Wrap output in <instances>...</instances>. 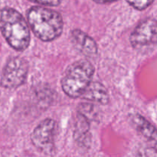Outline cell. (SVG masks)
<instances>
[{
    "mask_svg": "<svg viewBox=\"0 0 157 157\" xmlns=\"http://www.w3.org/2000/svg\"><path fill=\"white\" fill-rule=\"evenodd\" d=\"M0 30L9 45L16 51H24L30 43V32L22 15L11 8L0 10Z\"/></svg>",
    "mask_w": 157,
    "mask_h": 157,
    "instance_id": "cell-1",
    "label": "cell"
},
{
    "mask_svg": "<svg viewBox=\"0 0 157 157\" xmlns=\"http://www.w3.org/2000/svg\"><path fill=\"white\" fill-rule=\"evenodd\" d=\"M27 16L32 32L42 41H53L62 33V17L55 11L41 6H33L28 11Z\"/></svg>",
    "mask_w": 157,
    "mask_h": 157,
    "instance_id": "cell-2",
    "label": "cell"
},
{
    "mask_svg": "<svg viewBox=\"0 0 157 157\" xmlns=\"http://www.w3.org/2000/svg\"><path fill=\"white\" fill-rule=\"evenodd\" d=\"M94 74V67L90 61L80 60L69 66L62 80L61 87L64 93L71 98H81Z\"/></svg>",
    "mask_w": 157,
    "mask_h": 157,
    "instance_id": "cell-3",
    "label": "cell"
},
{
    "mask_svg": "<svg viewBox=\"0 0 157 157\" xmlns=\"http://www.w3.org/2000/svg\"><path fill=\"white\" fill-rule=\"evenodd\" d=\"M156 21L147 18L140 23L130 35V41L134 49L147 53L153 51L156 45Z\"/></svg>",
    "mask_w": 157,
    "mask_h": 157,
    "instance_id": "cell-4",
    "label": "cell"
},
{
    "mask_svg": "<svg viewBox=\"0 0 157 157\" xmlns=\"http://www.w3.org/2000/svg\"><path fill=\"white\" fill-rule=\"evenodd\" d=\"M57 124L54 120L45 119L33 130L31 140L33 145L40 152L46 155L55 153V135Z\"/></svg>",
    "mask_w": 157,
    "mask_h": 157,
    "instance_id": "cell-5",
    "label": "cell"
},
{
    "mask_svg": "<svg viewBox=\"0 0 157 157\" xmlns=\"http://www.w3.org/2000/svg\"><path fill=\"white\" fill-rule=\"evenodd\" d=\"M29 65L25 60L20 58L10 59L3 69L0 84L7 89H15L26 81Z\"/></svg>",
    "mask_w": 157,
    "mask_h": 157,
    "instance_id": "cell-6",
    "label": "cell"
},
{
    "mask_svg": "<svg viewBox=\"0 0 157 157\" xmlns=\"http://www.w3.org/2000/svg\"><path fill=\"white\" fill-rule=\"evenodd\" d=\"M71 40L75 48L87 58H95L98 54V44L94 40L80 29L71 32Z\"/></svg>",
    "mask_w": 157,
    "mask_h": 157,
    "instance_id": "cell-7",
    "label": "cell"
},
{
    "mask_svg": "<svg viewBox=\"0 0 157 157\" xmlns=\"http://www.w3.org/2000/svg\"><path fill=\"white\" fill-rule=\"evenodd\" d=\"M81 98L93 102L107 104L109 102V94L106 87L98 81L90 82Z\"/></svg>",
    "mask_w": 157,
    "mask_h": 157,
    "instance_id": "cell-8",
    "label": "cell"
},
{
    "mask_svg": "<svg viewBox=\"0 0 157 157\" xmlns=\"http://www.w3.org/2000/svg\"><path fill=\"white\" fill-rule=\"evenodd\" d=\"M90 121L87 118L78 113L74 136L75 141L81 147H85L90 144Z\"/></svg>",
    "mask_w": 157,
    "mask_h": 157,
    "instance_id": "cell-9",
    "label": "cell"
},
{
    "mask_svg": "<svg viewBox=\"0 0 157 157\" xmlns=\"http://www.w3.org/2000/svg\"><path fill=\"white\" fill-rule=\"evenodd\" d=\"M131 122L139 133L150 140H156V130L147 120L140 114L131 116Z\"/></svg>",
    "mask_w": 157,
    "mask_h": 157,
    "instance_id": "cell-10",
    "label": "cell"
},
{
    "mask_svg": "<svg viewBox=\"0 0 157 157\" xmlns=\"http://www.w3.org/2000/svg\"><path fill=\"white\" fill-rule=\"evenodd\" d=\"M78 113H80L90 121H95L98 116L97 110L94 105L90 104H82L78 107Z\"/></svg>",
    "mask_w": 157,
    "mask_h": 157,
    "instance_id": "cell-11",
    "label": "cell"
},
{
    "mask_svg": "<svg viewBox=\"0 0 157 157\" xmlns=\"http://www.w3.org/2000/svg\"><path fill=\"white\" fill-rule=\"evenodd\" d=\"M154 0H127V2L138 10H144L148 8Z\"/></svg>",
    "mask_w": 157,
    "mask_h": 157,
    "instance_id": "cell-12",
    "label": "cell"
},
{
    "mask_svg": "<svg viewBox=\"0 0 157 157\" xmlns=\"http://www.w3.org/2000/svg\"><path fill=\"white\" fill-rule=\"evenodd\" d=\"M30 1L38 4L50 6H58L61 2V0H30Z\"/></svg>",
    "mask_w": 157,
    "mask_h": 157,
    "instance_id": "cell-13",
    "label": "cell"
},
{
    "mask_svg": "<svg viewBox=\"0 0 157 157\" xmlns=\"http://www.w3.org/2000/svg\"><path fill=\"white\" fill-rule=\"evenodd\" d=\"M93 1L97 3L104 4V3H109V2H115L117 1V0H93Z\"/></svg>",
    "mask_w": 157,
    "mask_h": 157,
    "instance_id": "cell-14",
    "label": "cell"
}]
</instances>
